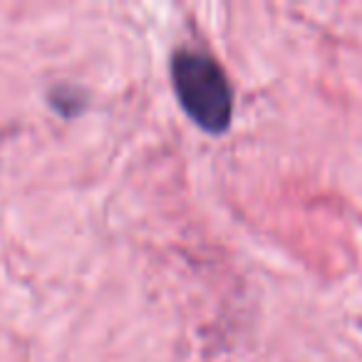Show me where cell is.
Here are the masks:
<instances>
[{"mask_svg":"<svg viewBox=\"0 0 362 362\" xmlns=\"http://www.w3.org/2000/svg\"><path fill=\"white\" fill-rule=\"evenodd\" d=\"M174 90L181 107L202 129L221 134L231 124L233 92L223 70L202 52H176L171 62Z\"/></svg>","mask_w":362,"mask_h":362,"instance_id":"6da1fadb","label":"cell"}]
</instances>
